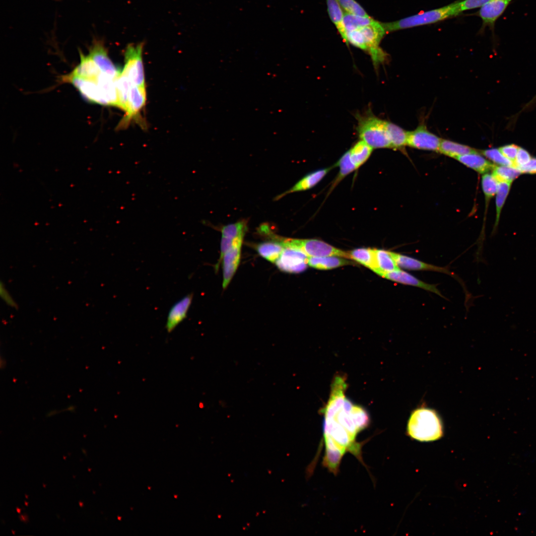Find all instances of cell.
<instances>
[{
	"mask_svg": "<svg viewBox=\"0 0 536 536\" xmlns=\"http://www.w3.org/2000/svg\"><path fill=\"white\" fill-rule=\"evenodd\" d=\"M79 64L61 78L72 84L90 102L117 107L116 80L121 71L108 55L103 40L94 39L84 55L80 52Z\"/></svg>",
	"mask_w": 536,
	"mask_h": 536,
	"instance_id": "cell-1",
	"label": "cell"
},
{
	"mask_svg": "<svg viewBox=\"0 0 536 536\" xmlns=\"http://www.w3.org/2000/svg\"><path fill=\"white\" fill-rule=\"evenodd\" d=\"M387 33L381 22L374 20L371 23L346 33V44H350L367 53L375 67L384 63L388 55L380 47Z\"/></svg>",
	"mask_w": 536,
	"mask_h": 536,
	"instance_id": "cell-2",
	"label": "cell"
},
{
	"mask_svg": "<svg viewBox=\"0 0 536 536\" xmlns=\"http://www.w3.org/2000/svg\"><path fill=\"white\" fill-rule=\"evenodd\" d=\"M407 431L412 438L421 442L435 441L443 434L441 420L433 409L419 408L414 410L409 418Z\"/></svg>",
	"mask_w": 536,
	"mask_h": 536,
	"instance_id": "cell-3",
	"label": "cell"
},
{
	"mask_svg": "<svg viewBox=\"0 0 536 536\" xmlns=\"http://www.w3.org/2000/svg\"><path fill=\"white\" fill-rule=\"evenodd\" d=\"M461 12L459 1L389 22H381L387 33L430 24L457 16Z\"/></svg>",
	"mask_w": 536,
	"mask_h": 536,
	"instance_id": "cell-4",
	"label": "cell"
},
{
	"mask_svg": "<svg viewBox=\"0 0 536 536\" xmlns=\"http://www.w3.org/2000/svg\"><path fill=\"white\" fill-rule=\"evenodd\" d=\"M357 132L361 140L373 149L393 148L385 125V120L368 114L357 115Z\"/></svg>",
	"mask_w": 536,
	"mask_h": 536,
	"instance_id": "cell-5",
	"label": "cell"
},
{
	"mask_svg": "<svg viewBox=\"0 0 536 536\" xmlns=\"http://www.w3.org/2000/svg\"><path fill=\"white\" fill-rule=\"evenodd\" d=\"M284 247L299 249L308 257L337 256L350 259L349 252L337 249L321 240L313 239H278Z\"/></svg>",
	"mask_w": 536,
	"mask_h": 536,
	"instance_id": "cell-6",
	"label": "cell"
},
{
	"mask_svg": "<svg viewBox=\"0 0 536 536\" xmlns=\"http://www.w3.org/2000/svg\"><path fill=\"white\" fill-rule=\"evenodd\" d=\"M144 43L129 44L125 51V66L121 71L131 84L145 87L142 53Z\"/></svg>",
	"mask_w": 536,
	"mask_h": 536,
	"instance_id": "cell-7",
	"label": "cell"
},
{
	"mask_svg": "<svg viewBox=\"0 0 536 536\" xmlns=\"http://www.w3.org/2000/svg\"><path fill=\"white\" fill-rule=\"evenodd\" d=\"M146 101V87L131 84L127 110L117 129L118 130L126 129L133 120L136 121L143 129L145 128L146 123L141 118L140 112L144 107Z\"/></svg>",
	"mask_w": 536,
	"mask_h": 536,
	"instance_id": "cell-8",
	"label": "cell"
},
{
	"mask_svg": "<svg viewBox=\"0 0 536 536\" xmlns=\"http://www.w3.org/2000/svg\"><path fill=\"white\" fill-rule=\"evenodd\" d=\"M308 258L299 249L284 247L275 263L278 269L283 271L299 273L307 268Z\"/></svg>",
	"mask_w": 536,
	"mask_h": 536,
	"instance_id": "cell-9",
	"label": "cell"
},
{
	"mask_svg": "<svg viewBox=\"0 0 536 536\" xmlns=\"http://www.w3.org/2000/svg\"><path fill=\"white\" fill-rule=\"evenodd\" d=\"M441 139L420 125L415 130L407 132L406 145L416 149L438 151Z\"/></svg>",
	"mask_w": 536,
	"mask_h": 536,
	"instance_id": "cell-10",
	"label": "cell"
},
{
	"mask_svg": "<svg viewBox=\"0 0 536 536\" xmlns=\"http://www.w3.org/2000/svg\"><path fill=\"white\" fill-rule=\"evenodd\" d=\"M243 237H239L234 245L225 254L222 259L223 266V283L222 287L225 289L227 287L235 274L241 257V250Z\"/></svg>",
	"mask_w": 536,
	"mask_h": 536,
	"instance_id": "cell-11",
	"label": "cell"
},
{
	"mask_svg": "<svg viewBox=\"0 0 536 536\" xmlns=\"http://www.w3.org/2000/svg\"><path fill=\"white\" fill-rule=\"evenodd\" d=\"M512 0H491L480 7L477 14L483 27L493 28L496 21L503 14Z\"/></svg>",
	"mask_w": 536,
	"mask_h": 536,
	"instance_id": "cell-12",
	"label": "cell"
},
{
	"mask_svg": "<svg viewBox=\"0 0 536 536\" xmlns=\"http://www.w3.org/2000/svg\"><path fill=\"white\" fill-rule=\"evenodd\" d=\"M381 276L394 282L419 287L444 297L436 285L422 281L406 271L401 270L400 268L391 272L384 273Z\"/></svg>",
	"mask_w": 536,
	"mask_h": 536,
	"instance_id": "cell-13",
	"label": "cell"
},
{
	"mask_svg": "<svg viewBox=\"0 0 536 536\" xmlns=\"http://www.w3.org/2000/svg\"><path fill=\"white\" fill-rule=\"evenodd\" d=\"M193 294L190 293L175 303L170 309L167 318L166 329L172 332L187 317L192 302Z\"/></svg>",
	"mask_w": 536,
	"mask_h": 536,
	"instance_id": "cell-14",
	"label": "cell"
},
{
	"mask_svg": "<svg viewBox=\"0 0 536 536\" xmlns=\"http://www.w3.org/2000/svg\"><path fill=\"white\" fill-rule=\"evenodd\" d=\"M393 259L399 267L412 270H427L442 272L454 276L447 268L429 264L413 258L390 251Z\"/></svg>",
	"mask_w": 536,
	"mask_h": 536,
	"instance_id": "cell-15",
	"label": "cell"
},
{
	"mask_svg": "<svg viewBox=\"0 0 536 536\" xmlns=\"http://www.w3.org/2000/svg\"><path fill=\"white\" fill-rule=\"evenodd\" d=\"M334 166L318 170L307 175L300 180L291 188L277 196L276 199L278 200L288 194L306 191L313 188L323 179Z\"/></svg>",
	"mask_w": 536,
	"mask_h": 536,
	"instance_id": "cell-16",
	"label": "cell"
},
{
	"mask_svg": "<svg viewBox=\"0 0 536 536\" xmlns=\"http://www.w3.org/2000/svg\"><path fill=\"white\" fill-rule=\"evenodd\" d=\"M460 162L479 174H484L492 170L495 166L476 151L456 158Z\"/></svg>",
	"mask_w": 536,
	"mask_h": 536,
	"instance_id": "cell-17",
	"label": "cell"
},
{
	"mask_svg": "<svg viewBox=\"0 0 536 536\" xmlns=\"http://www.w3.org/2000/svg\"><path fill=\"white\" fill-rule=\"evenodd\" d=\"M329 17L343 40L346 43V31L343 24L344 13L337 0H326Z\"/></svg>",
	"mask_w": 536,
	"mask_h": 536,
	"instance_id": "cell-18",
	"label": "cell"
},
{
	"mask_svg": "<svg viewBox=\"0 0 536 536\" xmlns=\"http://www.w3.org/2000/svg\"><path fill=\"white\" fill-rule=\"evenodd\" d=\"M339 257L337 256L309 257L308 265L316 269L326 270L351 264L350 261Z\"/></svg>",
	"mask_w": 536,
	"mask_h": 536,
	"instance_id": "cell-19",
	"label": "cell"
},
{
	"mask_svg": "<svg viewBox=\"0 0 536 536\" xmlns=\"http://www.w3.org/2000/svg\"><path fill=\"white\" fill-rule=\"evenodd\" d=\"M348 252L350 259L367 267L377 274L379 269L376 263L374 249L361 248Z\"/></svg>",
	"mask_w": 536,
	"mask_h": 536,
	"instance_id": "cell-20",
	"label": "cell"
},
{
	"mask_svg": "<svg viewBox=\"0 0 536 536\" xmlns=\"http://www.w3.org/2000/svg\"><path fill=\"white\" fill-rule=\"evenodd\" d=\"M438 151L455 159L466 154L476 151L474 149L447 139H441Z\"/></svg>",
	"mask_w": 536,
	"mask_h": 536,
	"instance_id": "cell-21",
	"label": "cell"
},
{
	"mask_svg": "<svg viewBox=\"0 0 536 536\" xmlns=\"http://www.w3.org/2000/svg\"><path fill=\"white\" fill-rule=\"evenodd\" d=\"M373 149L372 147L360 139L349 150L350 158L357 169L367 160Z\"/></svg>",
	"mask_w": 536,
	"mask_h": 536,
	"instance_id": "cell-22",
	"label": "cell"
},
{
	"mask_svg": "<svg viewBox=\"0 0 536 536\" xmlns=\"http://www.w3.org/2000/svg\"><path fill=\"white\" fill-rule=\"evenodd\" d=\"M377 265L379 269L377 274L391 272L400 268L392 256L390 251L374 249Z\"/></svg>",
	"mask_w": 536,
	"mask_h": 536,
	"instance_id": "cell-23",
	"label": "cell"
},
{
	"mask_svg": "<svg viewBox=\"0 0 536 536\" xmlns=\"http://www.w3.org/2000/svg\"><path fill=\"white\" fill-rule=\"evenodd\" d=\"M385 125L393 149H401L406 145L407 132L389 121L385 120Z\"/></svg>",
	"mask_w": 536,
	"mask_h": 536,
	"instance_id": "cell-24",
	"label": "cell"
},
{
	"mask_svg": "<svg viewBox=\"0 0 536 536\" xmlns=\"http://www.w3.org/2000/svg\"><path fill=\"white\" fill-rule=\"evenodd\" d=\"M284 248V247L279 241L263 242L257 246L259 254L272 263H275L278 259Z\"/></svg>",
	"mask_w": 536,
	"mask_h": 536,
	"instance_id": "cell-25",
	"label": "cell"
},
{
	"mask_svg": "<svg viewBox=\"0 0 536 536\" xmlns=\"http://www.w3.org/2000/svg\"><path fill=\"white\" fill-rule=\"evenodd\" d=\"M339 166V171L331 186L329 192L339 184V183L347 175L357 169L356 167L352 161L349 150L345 152L335 164V166Z\"/></svg>",
	"mask_w": 536,
	"mask_h": 536,
	"instance_id": "cell-26",
	"label": "cell"
},
{
	"mask_svg": "<svg viewBox=\"0 0 536 536\" xmlns=\"http://www.w3.org/2000/svg\"><path fill=\"white\" fill-rule=\"evenodd\" d=\"M131 83L128 78L121 71L116 80L117 92V107L127 111Z\"/></svg>",
	"mask_w": 536,
	"mask_h": 536,
	"instance_id": "cell-27",
	"label": "cell"
},
{
	"mask_svg": "<svg viewBox=\"0 0 536 536\" xmlns=\"http://www.w3.org/2000/svg\"><path fill=\"white\" fill-rule=\"evenodd\" d=\"M511 184L507 182H499L496 193V218L493 232H495L498 226L502 208L509 193Z\"/></svg>",
	"mask_w": 536,
	"mask_h": 536,
	"instance_id": "cell-28",
	"label": "cell"
},
{
	"mask_svg": "<svg viewBox=\"0 0 536 536\" xmlns=\"http://www.w3.org/2000/svg\"><path fill=\"white\" fill-rule=\"evenodd\" d=\"M492 171V175L498 182L512 183L521 174L517 168L510 166H495Z\"/></svg>",
	"mask_w": 536,
	"mask_h": 536,
	"instance_id": "cell-29",
	"label": "cell"
},
{
	"mask_svg": "<svg viewBox=\"0 0 536 536\" xmlns=\"http://www.w3.org/2000/svg\"><path fill=\"white\" fill-rule=\"evenodd\" d=\"M375 20L369 16H363L355 14L344 13L343 24L346 33L368 25Z\"/></svg>",
	"mask_w": 536,
	"mask_h": 536,
	"instance_id": "cell-30",
	"label": "cell"
},
{
	"mask_svg": "<svg viewBox=\"0 0 536 536\" xmlns=\"http://www.w3.org/2000/svg\"><path fill=\"white\" fill-rule=\"evenodd\" d=\"M498 183L492 174L488 173L483 174L481 178V187L485 197L486 208L490 200L496 195Z\"/></svg>",
	"mask_w": 536,
	"mask_h": 536,
	"instance_id": "cell-31",
	"label": "cell"
},
{
	"mask_svg": "<svg viewBox=\"0 0 536 536\" xmlns=\"http://www.w3.org/2000/svg\"><path fill=\"white\" fill-rule=\"evenodd\" d=\"M247 227V222L244 220L225 225L221 230L222 237L230 239L244 237Z\"/></svg>",
	"mask_w": 536,
	"mask_h": 536,
	"instance_id": "cell-32",
	"label": "cell"
},
{
	"mask_svg": "<svg viewBox=\"0 0 536 536\" xmlns=\"http://www.w3.org/2000/svg\"><path fill=\"white\" fill-rule=\"evenodd\" d=\"M482 155L493 163L499 165L514 166V163L507 158L497 148H489L481 151Z\"/></svg>",
	"mask_w": 536,
	"mask_h": 536,
	"instance_id": "cell-33",
	"label": "cell"
},
{
	"mask_svg": "<svg viewBox=\"0 0 536 536\" xmlns=\"http://www.w3.org/2000/svg\"><path fill=\"white\" fill-rule=\"evenodd\" d=\"M346 13L369 16L363 7L355 0H337Z\"/></svg>",
	"mask_w": 536,
	"mask_h": 536,
	"instance_id": "cell-34",
	"label": "cell"
},
{
	"mask_svg": "<svg viewBox=\"0 0 536 536\" xmlns=\"http://www.w3.org/2000/svg\"><path fill=\"white\" fill-rule=\"evenodd\" d=\"M490 0H464L460 1V10L462 12L464 10L480 7Z\"/></svg>",
	"mask_w": 536,
	"mask_h": 536,
	"instance_id": "cell-35",
	"label": "cell"
},
{
	"mask_svg": "<svg viewBox=\"0 0 536 536\" xmlns=\"http://www.w3.org/2000/svg\"><path fill=\"white\" fill-rule=\"evenodd\" d=\"M532 158L531 154L527 150L519 147L514 162V167L518 168L524 166L527 164Z\"/></svg>",
	"mask_w": 536,
	"mask_h": 536,
	"instance_id": "cell-36",
	"label": "cell"
},
{
	"mask_svg": "<svg viewBox=\"0 0 536 536\" xmlns=\"http://www.w3.org/2000/svg\"><path fill=\"white\" fill-rule=\"evenodd\" d=\"M237 238L230 239L222 237L220 245V256L218 263L215 266L216 270L218 268L220 263L222 261L225 254L234 245Z\"/></svg>",
	"mask_w": 536,
	"mask_h": 536,
	"instance_id": "cell-37",
	"label": "cell"
},
{
	"mask_svg": "<svg viewBox=\"0 0 536 536\" xmlns=\"http://www.w3.org/2000/svg\"><path fill=\"white\" fill-rule=\"evenodd\" d=\"M519 147L517 145L511 144L503 146L499 149L501 153L507 158L514 163L518 153Z\"/></svg>",
	"mask_w": 536,
	"mask_h": 536,
	"instance_id": "cell-38",
	"label": "cell"
},
{
	"mask_svg": "<svg viewBox=\"0 0 536 536\" xmlns=\"http://www.w3.org/2000/svg\"><path fill=\"white\" fill-rule=\"evenodd\" d=\"M0 295L1 298L7 305L13 308H17L16 303L2 282H1L0 284Z\"/></svg>",
	"mask_w": 536,
	"mask_h": 536,
	"instance_id": "cell-39",
	"label": "cell"
},
{
	"mask_svg": "<svg viewBox=\"0 0 536 536\" xmlns=\"http://www.w3.org/2000/svg\"><path fill=\"white\" fill-rule=\"evenodd\" d=\"M517 168L520 171L521 174H536V158H532L527 164Z\"/></svg>",
	"mask_w": 536,
	"mask_h": 536,
	"instance_id": "cell-40",
	"label": "cell"
},
{
	"mask_svg": "<svg viewBox=\"0 0 536 536\" xmlns=\"http://www.w3.org/2000/svg\"><path fill=\"white\" fill-rule=\"evenodd\" d=\"M19 518L20 519V520L21 521H25L27 520V518H25V517L24 516H23V515H21V516H19Z\"/></svg>",
	"mask_w": 536,
	"mask_h": 536,
	"instance_id": "cell-41",
	"label": "cell"
},
{
	"mask_svg": "<svg viewBox=\"0 0 536 536\" xmlns=\"http://www.w3.org/2000/svg\"><path fill=\"white\" fill-rule=\"evenodd\" d=\"M79 504L80 507H82L83 506V504L81 502H79Z\"/></svg>",
	"mask_w": 536,
	"mask_h": 536,
	"instance_id": "cell-42",
	"label": "cell"
},
{
	"mask_svg": "<svg viewBox=\"0 0 536 536\" xmlns=\"http://www.w3.org/2000/svg\"><path fill=\"white\" fill-rule=\"evenodd\" d=\"M16 510H17V512H18V513H20V509H19L18 508H16Z\"/></svg>",
	"mask_w": 536,
	"mask_h": 536,
	"instance_id": "cell-43",
	"label": "cell"
},
{
	"mask_svg": "<svg viewBox=\"0 0 536 536\" xmlns=\"http://www.w3.org/2000/svg\"><path fill=\"white\" fill-rule=\"evenodd\" d=\"M25 505H26V506H27V505H27V503H26V502H25Z\"/></svg>",
	"mask_w": 536,
	"mask_h": 536,
	"instance_id": "cell-44",
	"label": "cell"
}]
</instances>
